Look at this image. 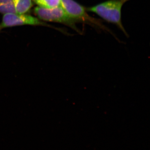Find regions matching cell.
Segmentation results:
<instances>
[{
	"instance_id": "cell-6",
	"label": "cell",
	"mask_w": 150,
	"mask_h": 150,
	"mask_svg": "<svg viewBox=\"0 0 150 150\" xmlns=\"http://www.w3.org/2000/svg\"><path fill=\"white\" fill-rule=\"evenodd\" d=\"M38 6L51 8L61 6V0H32Z\"/></svg>"
},
{
	"instance_id": "cell-1",
	"label": "cell",
	"mask_w": 150,
	"mask_h": 150,
	"mask_svg": "<svg viewBox=\"0 0 150 150\" xmlns=\"http://www.w3.org/2000/svg\"><path fill=\"white\" fill-rule=\"evenodd\" d=\"M129 1L108 0L86 8L87 11L96 13L105 21L115 25L126 36H128L122 24L121 9L125 3Z\"/></svg>"
},
{
	"instance_id": "cell-2",
	"label": "cell",
	"mask_w": 150,
	"mask_h": 150,
	"mask_svg": "<svg viewBox=\"0 0 150 150\" xmlns=\"http://www.w3.org/2000/svg\"><path fill=\"white\" fill-rule=\"evenodd\" d=\"M61 6L69 16L77 23H86L93 27L105 30L113 35L110 30L105 26L100 20L91 16L87 13L86 7L74 0H61Z\"/></svg>"
},
{
	"instance_id": "cell-4",
	"label": "cell",
	"mask_w": 150,
	"mask_h": 150,
	"mask_svg": "<svg viewBox=\"0 0 150 150\" xmlns=\"http://www.w3.org/2000/svg\"><path fill=\"white\" fill-rule=\"evenodd\" d=\"M0 25L2 28L25 25L51 27V25L38 18L27 14H18L16 13L4 14Z\"/></svg>"
},
{
	"instance_id": "cell-3",
	"label": "cell",
	"mask_w": 150,
	"mask_h": 150,
	"mask_svg": "<svg viewBox=\"0 0 150 150\" xmlns=\"http://www.w3.org/2000/svg\"><path fill=\"white\" fill-rule=\"evenodd\" d=\"M33 12L42 21L61 23L71 28L79 34L81 33L76 25L77 23L69 16L61 6L51 8L37 6L34 8Z\"/></svg>"
},
{
	"instance_id": "cell-8",
	"label": "cell",
	"mask_w": 150,
	"mask_h": 150,
	"mask_svg": "<svg viewBox=\"0 0 150 150\" xmlns=\"http://www.w3.org/2000/svg\"><path fill=\"white\" fill-rule=\"evenodd\" d=\"M1 29H2V28H1V25H0V30H1Z\"/></svg>"
},
{
	"instance_id": "cell-5",
	"label": "cell",
	"mask_w": 150,
	"mask_h": 150,
	"mask_svg": "<svg viewBox=\"0 0 150 150\" xmlns=\"http://www.w3.org/2000/svg\"><path fill=\"white\" fill-rule=\"evenodd\" d=\"M16 13L25 14L28 12L33 6L32 0H12Z\"/></svg>"
},
{
	"instance_id": "cell-7",
	"label": "cell",
	"mask_w": 150,
	"mask_h": 150,
	"mask_svg": "<svg viewBox=\"0 0 150 150\" xmlns=\"http://www.w3.org/2000/svg\"><path fill=\"white\" fill-rule=\"evenodd\" d=\"M16 13L12 0H0V13Z\"/></svg>"
}]
</instances>
